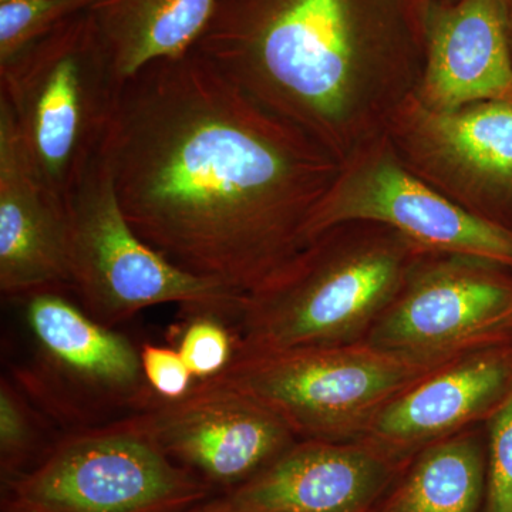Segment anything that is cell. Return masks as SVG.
<instances>
[{"label": "cell", "instance_id": "1", "mask_svg": "<svg viewBox=\"0 0 512 512\" xmlns=\"http://www.w3.org/2000/svg\"><path fill=\"white\" fill-rule=\"evenodd\" d=\"M100 154L134 231L241 295L309 244L340 168L195 49L121 84Z\"/></svg>", "mask_w": 512, "mask_h": 512}, {"label": "cell", "instance_id": "2", "mask_svg": "<svg viewBox=\"0 0 512 512\" xmlns=\"http://www.w3.org/2000/svg\"><path fill=\"white\" fill-rule=\"evenodd\" d=\"M194 49L339 161L386 130L423 67L372 32L360 0L220 2Z\"/></svg>", "mask_w": 512, "mask_h": 512}, {"label": "cell", "instance_id": "3", "mask_svg": "<svg viewBox=\"0 0 512 512\" xmlns=\"http://www.w3.org/2000/svg\"><path fill=\"white\" fill-rule=\"evenodd\" d=\"M426 254L383 225L328 229L244 296L235 316L237 350L362 342Z\"/></svg>", "mask_w": 512, "mask_h": 512}, {"label": "cell", "instance_id": "4", "mask_svg": "<svg viewBox=\"0 0 512 512\" xmlns=\"http://www.w3.org/2000/svg\"><path fill=\"white\" fill-rule=\"evenodd\" d=\"M120 86L93 20L57 26L0 63V103L37 171L64 201L99 157Z\"/></svg>", "mask_w": 512, "mask_h": 512}, {"label": "cell", "instance_id": "5", "mask_svg": "<svg viewBox=\"0 0 512 512\" xmlns=\"http://www.w3.org/2000/svg\"><path fill=\"white\" fill-rule=\"evenodd\" d=\"M443 365L362 340L237 350L214 380L264 404L298 440L350 441L359 440L394 397Z\"/></svg>", "mask_w": 512, "mask_h": 512}, {"label": "cell", "instance_id": "6", "mask_svg": "<svg viewBox=\"0 0 512 512\" xmlns=\"http://www.w3.org/2000/svg\"><path fill=\"white\" fill-rule=\"evenodd\" d=\"M66 207L70 291L92 318L113 328L165 303H177L188 313L237 316L245 295L185 271L134 231L101 154L67 195Z\"/></svg>", "mask_w": 512, "mask_h": 512}, {"label": "cell", "instance_id": "7", "mask_svg": "<svg viewBox=\"0 0 512 512\" xmlns=\"http://www.w3.org/2000/svg\"><path fill=\"white\" fill-rule=\"evenodd\" d=\"M211 488L124 417L74 430L5 480L2 512H187Z\"/></svg>", "mask_w": 512, "mask_h": 512}, {"label": "cell", "instance_id": "8", "mask_svg": "<svg viewBox=\"0 0 512 512\" xmlns=\"http://www.w3.org/2000/svg\"><path fill=\"white\" fill-rule=\"evenodd\" d=\"M32 356L16 367L20 392L50 417L76 427L124 419L156 402L140 350L60 291L22 298Z\"/></svg>", "mask_w": 512, "mask_h": 512}, {"label": "cell", "instance_id": "9", "mask_svg": "<svg viewBox=\"0 0 512 512\" xmlns=\"http://www.w3.org/2000/svg\"><path fill=\"white\" fill-rule=\"evenodd\" d=\"M349 222L394 229L427 252L473 256L512 269V229L464 210L421 180L384 131L340 161L338 177L313 212L308 241Z\"/></svg>", "mask_w": 512, "mask_h": 512}, {"label": "cell", "instance_id": "10", "mask_svg": "<svg viewBox=\"0 0 512 512\" xmlns=\"http://www.w3.org/2000/svg\"><path fill=\"white\" fill-rule=\"evenodd\" d=\"M507 271L512 269L473 256L427 252L365 342L436 363L512 343Z\"/></svg>", "mask_w": 512, "mask_h": 512}, {"label": "cell", "instance_id": "11", "mask_svg": "<svg viewBox=\"0 0 512 512\" xmlns=\"http://www.w3.org/2000/svg\"><path fill=\"white\" fill-rule=\"evenodd\" d=\"M384 133L421 180L464 210L501 224L498 212L512 205L510 101L434 110L412 94Z\"/></svg>", "mask_w": 512, "mask_h": 512}, {"label": "cell", "instance_id": "12", "mask_svg": "<svg viewBox=\"0 0 512 512\" xmlns=\"http://www.w3.org/2000/svg\"><path fill=\"white\" fill-rule=\"evenodd\" d=\"M127 417L175 463L231 490L298 441L264 404L214 379L195 383L181 399H157Z\"/></svg>", "mask_w": 512, "mask_h": 512}, {"label": "cell", "instance_id": "13", "mask_svg": "<svg viewBox=\"0 0 512 512\" xmlns=\"http://www.w3.org/2000/svg\"><path fill=\"white\" fill-rule=\"evenodd\" d=\"M409 463L365 440H298L224 495L225 512H370Z\"/></svg>", "mask_w": 512, "mask_h": 512}, {"label": "cell", "instance_id": "14", "mask_svg": "<svg viewBox=\"0 0 512 512\" xmlns=\"http://www.w3.org/2000/svg\"><path fill=\"white\" fill-rule=\"evenodd\" d=\"M512 394V345L467 353L407 387L359 440L403 460L488 421Z\"/></svg>", "mask_w": 512, "mask_h": 512}, {"label": "cell", "instance_id": "15", "mask_svg": "<svg viewBox=\"0 0 512 512\" xmlns=\"http://www.w3.org/2000/svg\"><path fill=\"white\" fill-rule=\"evenodd\" d=\"M70 284L66 201L43 180L0 103V291L22 299Z\"/></svg>", "mask_w": 512, "mask_h": 512}, {"label": "cell", "instance_id": "16", "mask_svg": "<svg viewBox=\"0 0 512 512\" xmlns=\"http://www.w3.org/2000/svg\"><path fill=\"white\" fill-rule=\"evenodd\" d=\"M423 67L414 97L434 110L512 103V55L504 0L421 5Z\"/></svg>", "mask_w": 512, "mask_h": 512}, {"label": "cell", "instance_id": "17", "mask_svg": "<svg viewBox=\"0 0 512 512\" xmlns=\"http://www.w3.org/2000/svg\"><path fill=\"white\" fill-rule=\"evenodd\" d=\"M220 0H97L94 26L123 84L150 64L191 52Z\"/></svg>", "mask_w": 512, "mask_h": 512}, {"label": "cell", "instance_id": "18", "mask_svg": "<svg viewBox=\"0 0 512 512\" xmlns=\"http://www.w3.org/2000/svg\"><path fill=\"white\" fill-rule=\"evenodd\" d=\"M484 447L474 427L423 448L370 512H483Z\"/></svg>", "mask_w": 512, "mask_h": 512}, {"label": "cell", "instance_id": "19", "mask_svg": "<svg viewBox=\"0 0 512 512\" xmlns=\"http://www.w3.org/2000/svg\"><path fill=\"white\" fill-rule=\"evenodd\" d=\"M90 0H2L0 63L8 62L62 23L64 16Z\"/></svg>", "mask_w": 512, "mask_h": 512}, {"label": "cell", "instance_id": "20", "mask_svg": "<svg viewBox=\"0 0 512 512\" xmlns=\"http://www.w3.org/2000/svg\"><path fill=\"white\" fill-rule=\"evenodd\" d=\"M192 319L178 343V353L197 382L214 379L227 369L237 353V333L211 312L188 313Z\"/></svg>", "mask_w": 512, "mask_h": 512}, {"label": "cell", "instance_id": "21", "mask_svg": "<svg viewBox=\"0 0 512 512\" xmlns=\"http://www.w3.org/2000/svg\"><path fill=\"white\" fill-rule=\"evenodd\" d=\"M36 421L25 394L13 380L3 376L0 382V464L3 480L20 473L36 446Z\"/></svg>", "mask_w": 512, "mask_h": 512}, {"label": "cell", "instance_id": "22", "mask_svg": "<svg viewBox=\"0 0 512 512\" xmlns=\"http://www.w3.org/2000/svg\"><path fill=\"white\" fill-rule=\"evenodd\" d=\"M488 423L484 512H512V394Z\"/></svg>", "mask_w": 512, "mask_h": 512}, {"label": "cell", "instance_id": "23", "mask_svg": "<svg viewBox=\"0 0 512 512\" xmlns=\"http://www.w3.org/2000/svg\"><path fill=\"white\" fill-rule=\"evenodd\" d=\"M140 360L146 382L158 400L181 399L197 383L177 349L146 343L141 346Z\"/></svg>", "mask_w": 512, "mask_h": 512}, {"label": "cell", "instance_id": "24", "mask_svg": "<svg viewBox=\"0 0 512 512\" xmlns=\"http://www.w3.org/2000/svg\"><path fill=\"white\" fill-rule=\"evenodd\" d=\"M227 511V505H225L224 497L221 498H210V500L205 501V503H201L195 505L194 508L188 510L187 512H225Z\"/></svg>", "mask_w": 512, "mask_h": 512}, {"label": "cell", "instance_id": "25", "mask_svg": "<svg viewBox=\"0 0 512 512\" xmlns=\"http://www.w3.org/2000/svg\"><path fill=\"white\" fill-rule=\"evenodd\" d=\"M0 2H2V0H0Z\"/></svg>", "mask_w": 512, "mask_h": 512}]
</instances>
